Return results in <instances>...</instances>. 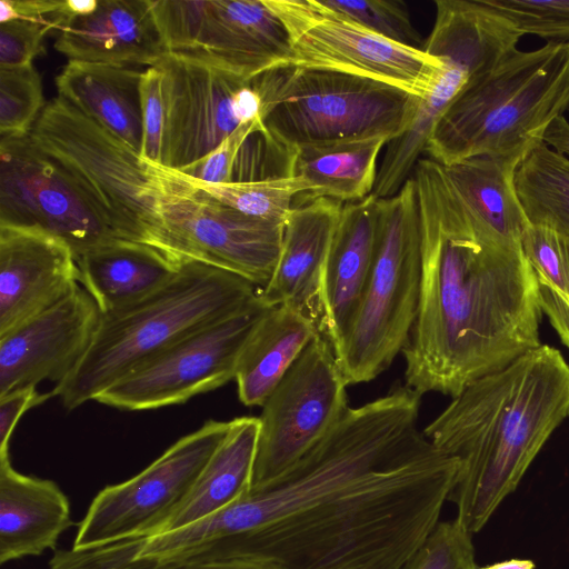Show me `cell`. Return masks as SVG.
<instances>
[{
	"label": "cell",
	"mask_w": 569,
	"mask_h": 569,
	"mask_svg": "<svg viewBox=\"0 0 569 569\" xmlns=\"http://www.w3.org/2000/svg\"><path fill=\"white\" fill-rule=\"evenodd\" d=\"M184 177L220 202L270 221L284 222L298 196L307 191L303 180L295 176L231 183H209Z\"/></svg>",
	"instance_id": "cell-32"
},
{
	"label": "cell",
	"mask_w": 569,
	"mask_h": 569,
	"mask_svg": "<svg viewBox=\"0 0 569 569\" xmlns=\"http://www.w3.org/2000/svg\"><path fill=\"white\" fill-rule=\"evenodd\" d=\"M342 207V202L323 197L296 201L284 221L273 274L258 290L267 307L292 305L318 327L321 279Z\"/></svg>",
	"instance_id": "cell-20"
},
{
	"label": "cell",
	"mask_w": 569,
	"mask_h": 569,
	"mask_svg": "<svg viewBox=\"0 0 569 569\" xmlns=\"http://www.w3.org/2000/svg\"><path fill=\"white\" fill-rule=\"evenodd\" d=\"M543 142L557 153L569 159V122L563 117H558L548 128Z\"/></svg>",
	"instance_id": "cell-44"
},
{
	"label": "cell",
	"mask_w": 569,
	"mask_h": 569,
	"mask_svg": "<svg viewBox=\"0 0 569 569\" xmlns=\"http://www.w3.org/2000/svg\"><path fill=\"white\" fill-rule=\"evenodd\" d=\"M378 200L372 193L342 207L319 293L320 335L336 353L369 281L378 242Z\"/></svg>",
	"instance_id": "cell-19"
},
{
	"label": "cell",
	"mask_w": 569,
	"mask_h": 569,
	"mask_svg": "<svg viewBox=\"0 0 569 569\" xmlns=\"http://www.w3.org/2000/svg\"><path fill=\"white\" fill-rule=\"evenodd\" d=\"M260 435L259 417H238L204 466L192 490L159 535L196 523L248 493ZM158 536V535H157Z\"/></svg>",
	"instance_id": "cell-26"
},
{
	"label": "cell",
	"mask_w": 569,
	"mask_h": 569,
	"mask_svg": "<svg viewBox=\"0 0 569 569\" xmlns=\"http://www.w3.org/2000/svg\"><path fill=\"white\" fill-rule=\"evenodd\" d=\"M50 397V392L39 393L36 387L19 389L0 397V457L9 456L10 439L22 415Z\"/></svg>",
	"instance_id": "cell-42"
},
{
	"label": "cell",
	"mask_w": 569,
	"mask_h": 569,
	"mask_svg": "<svg viewBox=\"0 0 569 569\" xmlns=\"http://www.w3.org/2000/svg\"><path fill=\"white\" fill-rule=\"evenodd\" d=\"M568 417L569 363L541 343L470 382L426 426V437L460 462L448 500L471 535L517 489Z\"/></svg>",
	"instance_id": "cell-3"
},
{
	"label": "cell",
	"mask_w": 569,
	"mask_h": 569,
	"mask_svg": "<svg viewBox=\"0 0 569 569\" xmlns=\"http://www.w3.org/2000/svg\"><path fill=\"white\" fill-rule=\"evenodd\" d=\"M140 96L143 124L141 158L151 164L161 166L166 113L162 77L156 66L143 70Z\"/></svg>",
	"instance_id": "cell-40"
},
{
	"label": "cell",
	"mask_w": 569,
	"mask_h": 569,
	"mask_svg": "<svg viewBox=\"0 0 569 569\" xmlns=\"http://www.w3.org/2000/svg\"><path fill=\"white\" fill-rule=\"evenodd\" d=\"M138 547L130 540L107 545L96 556L91 569H286L259 556H230L208 561H181L152 556H137Z\"/></svg>",
	"instance_id": "cell-34"
},
{
	"label": "cell",
	"mask_w": 569,
	"mask_h": 569,
	"mask_svg": "<svg viewBox=\"0 0 569 569\" xmlns=\"http://www.w3.org/2000/svg\"><path fill=\"white\" fill-rule=\"evenodd\" d=\"M568 109L569 44L517 49L453 100L425 152L442 166L481 156L525 159Z\"/></svg>",
	"instance_id": "cell-5"
},
{
	"label": "cell",
	"mask_w": 569,
	"mask_h": 569,
	"mask_svg": "<svg viewBox=\"0 0 569 569\" xmlns=\"http://www.w3.org/2000/svg\"><path fill=\"white\" fill-rule=\"evenodd\" d=\"M284 24L290 66L332 70L426 98L447 68L442 57L379 36L321 0H267Z\"/></svg>",
	"instance_id": "cell-10"
},
{
	"label": "cell",
	"mask_w": 569,
	"mask_h": 569,
	"mask_svg": "<svg viewBox=\"0 0 569 569\" xmlns=\"http://www.w3.org/2000/svg\"><path fill=\"white\" fill-rule=\"evenodd\" d=\"M420 403L398 383L349 407L286 473L203 519L201 537L286 569H400L439 522L460 469L419 429Z\"/></svg>",
	"instance_id": "cell-1"
},
{
	"label": "cell",
	"mask_w": 569,
	"mask_h": 569,
	"mask_svg": "<svg viewBox=\"0 0 569 569\" xmlns=\"http://www.w3.org/2000/svg\"><path fill=\"white\" fill-rule=\"evenodd\" d=\"M269 309L259 295L241 310L177 340L136 366L94 401L126 411L181 405L234 379L242 347Z\"/></svg>",
	"instance_id": "cell-12"
},
{
	"label": "cell",
	"mask_w": 569,
	"mask_h": 569,
	"mask_svg": "<svg viewBox=\"0 0 569 569\" xmlns=\"http://www.w3.org/2000/svg\"><path fill=\"white\" fill-rule=\"evenodd\" d=\"M30 138L119 238L159 251L163 221L151 163L60 96L46 104Z\"/></svg>",
	"instance_id": "cell-7"
},
{
	"label": "cell",
	"mask_w": 569,
	"mask_h": 569,
	"mask_svg": "<svg viewBox=\"0 0 569 569\" xmlns=\"http://www.w3.org/2000/svg\"><path fill=\"white\" fill-rule=\"evenodd\" d=\"M400 569H478L471 533L457 518L439 521Z\"/></svg>",
	"instance_id": "cell-36"
},
{
	"label": "cell",
	"mask_w": 569,
	"mask_h": 569,
	"mask_svg": "<svg viewBox=\"0 0 569 569\" xmlns=\"http://www.w3.org/2000/svg\"><path fill=\"white\" fill-rule=\"evenodd\" d=\"M523 34L546 43L569 44V0H485Z\"/></svg>",
	"instance_id": "cell-37"
},
{
	"label": "cell",
	"mask_w": 569,
	"mask_h": 569,
	"mask_svg": "<svg viewBox=\"0 0 569 569\" xmlns=\"http://www.w3.org/2000/svg\"><path fill=\"white\" fill-rule=\"evenodd\" d=\"M258 288L231 272L184 262L166 284L102 313L76 369L50 391L68 410L96 398L136 366L251 302Z\"/></svg>",
	"instance_id": "cell-4"
},
{
	"label": "cell",
	"mask_w": 569,
	"mask_h": 569,
	"mask_svg": "<svg viewBox=\"0 0 569 569\" xmlns=\"http://www.w3.org/2000/svg\"><path fill=\"white\" fill-rule=\"evenodd\" d=\"M347 19L405 46L418 48L421 38L407 4L399 0H321Z\"/></svg>",
	"instance_id": "cell-35"
},
{
	"label": "cell",
	"mask_w": 569,
	"mask_h": 569,
	"mask_svg": "<svg viewBox=\"0 0 569 569\" xmlns=\"http://www.w3.org/2000/svg\"><path fill=\"white\" fill-rule=\"evenodd\" d=\"M421 274L417 318L402 350L406 386L457 397L473 380L541 345L536 274L521 242L465 209L443 168L420 159Z\"/></svg>",
	"instance_id": "cell-2"
},
{
	"label": "cell",
	"mask_w": 569,
	"mask_h": 569,
	"mask_svg": "<svg viewBox=\"0 0 569 569\" xmlns=\"http://www.w3.org/2000/svg\"><path fill=\"white\" fill-rule=\"evenodd\" d=\"M419 201L412 176L378 200L373 268L345 340L335 353L347 385L373 380L405 349L419 303Z\"/></svg>",
	"instance_id": "cell-8"
},
{
	"label": "cell",
	"mask_w": 569,
	"mask_h": 569,
	"mask_svg": "<svg viewBox=\"0 0 569 569\" xmlns=\"http://www.w3.org/2000/svg\"><path fill=\"white\" fill-rule=\"evenodd\" d=\"M516 188L529 223L569 236L568 158L542 142L519 164Z\"/></svg>",
	"instance_id": "cell-30"
},
{
	"label": "cell",
	"mask_w": 569,
	"mask_h": 569,
	"mask_svg": "<svg viewBox=\"0 0 569 569\" xmlns=\"http://www.w3.org/2000/svg\"><path fill=\"white\" fill-rule=\"evenodd\" d=\"M142 74L133 66L69 60L56 77V87L58 96L141 156Z\"/></svg>",
	"instance_id": "cell-23"
},
{
	"label": "cell",
	"mask_w": 569,
	"mask_h": 569,
	"mask_svg": "<svg viewBox=\"0 0 569 569\" xmlns=\"http://www.w3.org/2000/svg\"><path fill=\"white\" fill-rule=\"evenodd\" d=\"M535 562L530 559H509L478 569H535Z\"/></svg>",
	"instance_id": "cell-45"
},
{
	"label": "cell",
	"mask_w": 569,
	"mask_h": 569,
	"mask_svg": "<svg viewBox=\"0 0 569 569\" xmlns=\"http://www.w3.org/2000/svg\"><path fill=\"white\" fill-rule=\"evenodd\" d=\"M154 66L162 77L166 113L161 167L181 171L241 124L261 118V99L252 79L172 52Z\"/></svg>",
	"instance_id": "cell-14"
},
{
	"label": "cell",
	"mask_w": 569,
	"mask_h": 569,
	"mask_svg": "<svg viewBox=\"0 0 569 569\" xmlns=\"http://www.w3.org/2000/svg\"><path fill=\"white\" fill-rule=\"evenodd\" d=\"M181 56L251 80L290 66L292 50L284 24L267 0H207L198 40Z\"/></svg>",
	"instance_id": "cell-18"
},
{
	"label": "cell",
	"mask_w": 569,
	"mask_h": 569,
	"mask_svg": "<svg viewBox=\"0 0 569 569\" xmlns=\"http://www.w3.org/2000/svg\"><path fill=\"white\" fill-rule=\"evenodd\" d=\"M152 168L163 221L159 251L179 266L199 262L264 288L280 256L284 222L247 216L181 173Z\"/></svg>",
	"instance_id": "cell-9"
},
{
	"label": "cell",
	"mask_w": 569,
	"mask_h": 569,
	"mask_svg": "<svg viewBox=\"0 0 569 569\" xmlns=\"http://www.w3.org/2000/svg\"><path fill=\"white\" fill-rule=\"evenodd\" d=\"M80 286L70 246L37 228L0 224V336Z\"/></svg>",
	"instance_id": "cell-17"
},
{
	"label": "cell",
	"mask_w": 569,
	"mask_h": 569,
	"mask_svg": "<svg viewBox=\"0 0 569 569\" xmlns=\"http://www.w3.org/2000/svg\"><path fill=\"white\" fill-rule=\"evenodd\" d=\"M229 426L230 421L208 420L137 476L103 488L79 523L72 548L159 535L192 490Z\"/></svg>",
	"instance_id": "cell-13"
},
{
	"label": "cell",
	"mask_w": 569,
	"mask_h": 569,
	"mask_svg": "<svg viewBox=\"0 0 569 569\" xmlns=\"http://www.w3.org/2000/svg\"><path fill=\"white\" fill-rule=\"evenodd\" d=\"M318 333L316 322L297 307L269 308L250 332L238 358L233 380L242 405L262 407Z\"/></svg>",
	"instance_id": "cell-24"
},
{
	"label": "cell",
	"mask_w": 569,
	"mask_h": 569,
	"mask_svg": "<svg viewBox=\"0 0 569 569\" xmlns=\"http://www.w3.org/2000/svg\"><path fill=\"white\" fill-rule=\"evenodd\" d=\"M56 29L52 23L13 20L0 26V67H22L44 52L43 39Z\"/></svg>",
	"instance_id": "cell-41"
},
{
	"label": "cell",
	"mask_w": 569,
	"mask_h": 569,
	"mask_svg": "<svg viewBox=\"0 0 569 569\" xmlns=\"http://www.w3.org/2000/svg\"><path fill=\"white\" fill-rule=\"evenodd\" d=\"M59 0H0V23L32 20L52 23L59 30L66 22Z\"/></svg>",
	"instance_id": "cell-43"
},
{
	"label": "cell",
	"mask_w": 569,
	"mask_h": 569,
	"mask_svg": "<svg viewBox=\"0 0 569 569\" xmlns=\"http://www.w3.org/2000/svg\"><path fill=\"white\" fill-rule=\"evenodd\" d=\"M263 128L261 118L241 124L204 158L176 172L202 182H233L242 146L254 131Z\"/></svg>",
	"instance_id": "cell-39"
},
{
	"label": "cell",
	"mask_w": 569,
	"mask_h": 569,
	"mask_svg": "<svg viewBox=\"0 0 569 569\" xmlns=\"http://www.w3.org/2000/svg\"><path fill=\"white\" fill-rule=\"evenodd\" d=\"M80 283L101 313L132 303L171 280L180 266L147 244L114 238L77 258Z\"/></svg>",
	"instance_id": "cell-25"
},
{
	"label": "cell",
	"mask_w": 569,
	"mask_h": 569,
	"mask_svg": "<svg viewBox=\"0 0 569 569\" xmlns=\"http://www.w3.org/2000/svg\"><path fill=\"white\" fill-rule=\"evenodd\" d=\"M0 224L46 231L76 258L119 238L30 134L0 139Z\"/></svg>",
	"instance_id": "cell-15"
},
{
	"label": "cell",
	"mask_w": 569,
	"mask_h": 569,
	"mask_svg": "<svg viewBox=\"0 0 569 569\" xmlns=\"http://www.w3.org/2000/svg\"><path fill=\"white\" fill-rule=\"evenodd\" d=\"M151 7L167 52L190 51L201 31L207 0H151Z\"/></svg>",
	"instance_id": "cell-38"
},
{
	"label": "cell",
	"mask_w": 569,
	"mask_h": 569,
	"mask_svg": "<svg viewBox=\"0 0 569 569\" xmlns=\"http://www.w3.org/2000/svg\"><path fill=\"white\" fill-rule=\"evenodd\" d=\"M388 142L375 137L297 149L289 176L303 180L307 191L296 201L323 197L343 203L368 197L376 184L378 157Z\"/></svg>",
	"instance_id": "cell-28"
},
{
	"label": "cell",
	"mask_w": 569,
	"mask_h": 569,
	"mask_svg": "<svg viewBox=\"0 0 569 569\" xmlns=\"http://www.w3.org/2000/svg\"><path fill=\"white\" fill-rule=\"evenodd\" d=\"M58 31L54 48L69 60L148 68L168 53L151 0H99L92 13Z\"/></svg>",
	"instance_id": "cell-21"
},
{
	"label": "cell",
	"mask_w": 569,
	"mask_h": 569,
	"mask_svg": "<svg viewBox=\"0 0 569 569\" xmlns=\"http://www.w3.org/2000/svg\"><path fill=\"white\" fill-rule=\"evenodd\" d=\"M40 74L33 64L0 67V137L22 138L44 109Z\"/></svg>",
	"instance_id": "cell-33"
},
{
	"label": "cell",
	"mask_w": 569,
	"mask_h": 569,
	"mask_svg": "<svg viewBox=\"0 0 569 569\" xmlns=\"http://www.w3.org/2000/svg\"><path fill=\"white\" fill-rule=\"evenodd\" d=\"M72 525L68 497L51 480L17 471L0 457V563L53 549Z\"/></svg>",
	"instance_id": "cell-22"
},
{
	"label": "cell",
	"mask_w": 569,
	"mask_h": 569,
	"mask_svg": "<svg viewBox=\"0 0 569 569\" xmlns=\"http://www.w3.org/2000/svg\"><path fill=\"white\" fill-rule=\"evenodd\" d=\"M347 386L331 345L318 333L262 406L249 491L281 477L331 431L349 408Z\"/></svg>",
	"instance_id": "cell-11"
},
{
	"label": "cell",
	"mask_w": 569,
	"mask_h": 569,
	"mask_svg": "<svg viewBox=\"0 0 569 569\" xmlns=\"http://www.w3.org/2000/svg\"><path fill=\"white\" fill-rule=\"evenodd\" d=\"M94 299L78 286L64 299L0 336V397L64 380L88 351L101 320Z\"/></svg>",
	"instance_id": "cell-16"
},
{
	"label": "cell",
	"mask_w": 569,
	"mask_h": 569,
	"mask_svg": "<svg viewBox=\"0 0 569 569\" xmlns=\"http://www.w3.org/2000/svg\"><path fill=\"white\" fill-rule=\"evenodd\" d=\"M445 59L446 71L433 90L420 99L409 127L386 144L372 190L377 198L395 196L403 187L412 176L420 154L425 152L438 120L461 92L477 82L467 68Z\"/></svg>",
	"instance_id": "cell-29"
},
{
	"label": "cell",
	"mask_w": 569,
	"mask_h": 569,
	"mask_svg": "<svg viewBox=\"0 0 569 569\" xmlns=\"http://www.w3.org/2000/svg\"><path fill=\"white\" fill-rule=\"evenodd\" d=\"M268 136L290 157L300 148L401 136L421 98L332 70L287 66L252 79Z\"/></svg>",
	"instance_id": "cell-6"
},
{
	"label": "cell",
	"mask_w": 569,
	"mask_h": 569,
	"mask_svg": "<svg viewBox=\"0 0 569 569\" xmlns=\"http://www.w3.org/2000/svg\"><path fill=\"white\" fill-rule=\"evenodd\" d=\"M523 159L475 157L442 166L456 196L478 222L499 238L521 242L529 221L516 188V172Z\"/></svg>",
	"instance_id": "cell-27"
},
{
	"label": "cell",
	"mask_w": 569,
	"mask_h": 569,
	"mask_svg": "<svg viewBox=\"0 0 569 569\" xmlns=\"http://www.w3.org/2000/svg\"><path fill=\"white\" fill-rule=\"evenodd\" d=\"M521 244L536 274L541 311L569 349V236L529 223Z\"/></svg>",
	"instance_id": "cell-31"
}]
</instances>
